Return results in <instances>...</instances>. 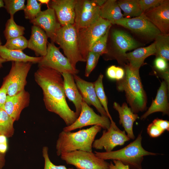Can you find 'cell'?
<instances>
[{
	"label": "cell",
	"instance_id": "cell-1",
	"mask_svg": "<svg viewBox=\"0 0 169 169\" xmlns=\"http://www.w3.org/2000/svg\"><path fill=\"white\" fill-rule=\"evenodd\" d=\"M34 78L43 91V100L47 110L58 115L67 126L73 124L78 116L66 101L62 74L49 68L38 67Z\"/></svg>",
	"mask_w": 169,
	"mask_h": 169
},
{
	"label": "cell",
	"instance_id": "cell-2",
	"mask_svg": "<svg viewBox=\"0 0 169 169\" xmlns=\"http://www.w3.org/2000/svg\"><path fill=\"white\" fill-rule=\"evenodd\" d=\"M101 129L100 126L95 125L75 132L63 130L56 142L57 155L60 156L62 154L76 150L92 152L93 143Z\"/></svg>",
	"mask_w": 169,
	"mask_h": 169
},
{
	"label": "cell",
	"instance_id": "cell-3",
	"mask_svg": "<svg viewBox=\"0 0 169 169\" xmlns=\"http://www.w3.org/2000/svg\"><path fill=\"white\" fill-rule=\"evenodd\" d=\"M125 72L123 79L118 81L117 89L125 92L127 103L134 113L143 111L147 108V98L141 82L139 70L132 69L128 64L125 66Z\"/></svg>",
	"mask_w": 169,
	"mask_h": 169
},
{
	"label": "cell",
	"instance_id": "cell-4",
	"mask_svg": "<svg viewBox=\"0 0 169 169\" xmlns=\"http://www.w3.org/2000/svg\"><path fill=\"white\" fill-rule=\"evenodd\" d=\"M141 132L132 142L120 150L110 152L95 151L98 157L105 160H116L129 166L131 169H143L142 162L144 157L147 156H155L158 154L145 150L142 146V137Z\"/></svg>",
	"mask_w": 169,
	"mask_h": 169
},
{
	"label": "cell",
	"instance_id": "cell-5",
	"mask_svg": "<svg viewBox=\"0 0 169 169\" xmlns=\"http://www.w3.org/2000/svg\"><path fill=\"white\" fill-rule=\"evenodd\" d=\"M54 43L62 49L74 68H76L78 62H84L80 53L78 32L74 24L61 26L56 32Z\"/></svg>",
	"mask_w": 169,
	"mask_h": 169
},
{
	"label": "cell",
	"instance_id": "cell-6",
	"mask_svg": "<svg viewBox=\"0 0 169 169\" xmlns=\"http://www.w3.org/2000/svg\"><path fill=\"white\" fill-rule=\"evenodd\" d=\"M111 24L108 21L100 17L89 26L77 30L80 53L84 62L93 44L105 33Z\"/></svg>",
	"mask_w": 169,
	"mask_h": 169
},
{
	"label": "cell",
	"instance_id": "cell-7",
	"mask_svg": "<svg viewBox=\"0 0 169 169\" xmlns=\"http://www.w3.org/2000/svg\"><path fill=\"white\" fill-rule=\"evenodd\" d=\"M32 64L29 62H12L9 72L4 78L2 84L6 88L8 95H15L24 90Z\"/></svg>",
	"mask_w": 169,
	"mask_h": 169
},
{
	"label": "cell",
	"instance_id": "cell-8",
	"mask_svg": "<svg viewBox=\"0 0 169 169\" xmlns=\"http://www.w3.org/2000/svg\"><path fill=\"white\" fill-rule=\"evenodd\" d=\"M68 164L77 169H109V163L97 156L92 152L76 150L60 156Z\"/></svg>",
	"mask_w": 169,
	"mask_h": 169
},
{
	"label": "cell",
	"instance_id": "cell-9",
	"mask_svg": "<svg viewBox=\"0 0 169 169\" xmlns=\"http://www.w3.org/2000/svg\"><path fill=\"white\" fill-rule=\"evenodd\" d=\"M38 66L49 68L61 74L68 73L74 75L79 71L72 66L69 60L61 52L59 48L52 42L48 43L47 54L42 57L38 63Z\"/></svg>",
	"mask_w": 169,
	"mask_h": 169
},
{
	"label": "cell",
	"instance_id": "cell-10",
	"mask_svg": "<svg viewBox=\"0 0 169 169\" xmlns=\"http://www.w3.org/2000/svg\"><path fill=\"white\" fill-rule=\"evenodd\" d=\"M110 120L108 117L97 114L83 100L79 116L73 124L65 127L63 130L71 131L90 125H99L103 129L107 130L110 128Z\"/></svg>",
	"mask_w": 169,
	"mask_h": 169
},
{
	"label": "cell",
	"instance_id": "cell-11",
	"mask_svg": "<svg viewBox=\"0 0 169 169\" xmlns=\"http://www.w3.org/2000/svg\"><path fill=\"white\" fill-rule=\"evenodd\" d=\"M74 25L77 30L90 25L100 17V7L93 0H76Z\"/></svg>",
	"mask_w": 169,
	"mask_h": 169
},
{
	"label": "cell",
	"instance_id": "cell-12",
	"mask_svg": "<svg viewBox=\"0 0 169 169\" xmlns=\"http://www.w3.org/2000/svg\"><path fill=\"white\" fill-rule=\"evenodd\" d=\"M130 139L125 131L120 130L115 123L111 124L108 129L103 131L101 136L95 140L92 147L96 149H104L106 152H110L116 146H122Z\"/></svg>",
	"mask_w": 169,
	"mask_h": 169
},
{
	"label": "cell",
	"instance_id": "cell-13",
	"mask_svg": "<svg viewBox=\"0 0 169 169\" xmlns=\"http://www.w3.org/2000/svg\"><path fill=\"white\" fill-rule=\"evenodd\" d=\"M115 24L121 26L150 39H155L157 35L161 33L153 23L141 15L132 18L124 17L116 21Z\"/></svg>",
	"mask_w": 169,
	"mask_h": 169
},
{
	"label": "cell",
	"instance_id": "cell-14",
	"mask_svg": "<svg viewBox=\"0 0 169 169\" xmlns=\"http://www.w3.org/2000/svg\"><path fill=\"white\" fill-rule=\"evenodd\" d=\"M163 34H169V1L164 0L159 6L141 14Z\"/></svg>",
	"mask_w": 169,
	"mask_h": 169
},
{
	"label": "cell",
	"instance_id": "cell-15",
	"mask_svg": "<svg viewBox=\"0 0 169 169\" xmlns=\"http://www.w3.org/2000/svg\"><path fill=\"white\" fill-rule=\"evenodd\" d=\"M30 22L33 25L42 29L51 42L54 43L56 32L61 26L52 8L49 7L47 9L41 11L35 18Z\"/></svg>",
	"mask_w": 169,
	"mask_h": 169
},
{
	"label": "cell",
	"instance_id": "cell-16",
	"mask_svg": "<svg viewBox=\"0 0 169 169\" xmlns=\"http://www.w3.org/2000/svg\"><path fill=\"white\" fill-rule=\"evenodd\" d=\"M76 2V0H50L49 7L54 10L61 26L74 24Z\"/></svg>",
	"mask_w": 169,
	"mask_h": 169
},
{
	"label": "cell",
	"instance_id": "cell-17",
	"mask_svg": "<svg viewBox=\"0 0 169 169\" xmlns=\"http://www.w3.org/2000/svg\"><path fill=\"white\" fill-rule=\"evenodd\" d=\"M30 94L25 90L12 96L7 95L4 105L1 108L5 111L15 121L19 120L23 109L30 102Z\"/></svg>",
	"mask_w": 169,
	"mask_h": 169
},
{
	"label": "cell",
	"instance_id": "cell-18",
	"mask_svg": "<svg viewBox=\"0 0 169 169\" xmlns=\"http://www.w3.org/2000/svg\"><path fill=\"white\" fill-rule=\"evenodd\" d=\"M74 77L83 100L89 105L94 106L101 115L108 117L97 96L94 82L86 81L77 74L74 75Z\"/></svg>",
	"mask_w": 169,
	"mask_h": 169
},
{
	"label": "cell",
	"instance_id": "cell-19",
	"mask_svg": "<svg viewBox=\"0 0 169 169\" xmlns=\"http://www.w3.org/2000/svg\"><path fill=\"white\" fill-rule=\"evenodd\" d=\"M168 84L164 80L161 83L154 100L147 110L141 116V119H146L150 115L161 112L164 115H169V105L167 97Z\"/></svg>",
	"mask_w": 169,
	"mask_h": 169
},
{
	"label": "cell",
	"instance_id": "cell-20",
	"mask_svg": "<svg viewBox=\"0 0 169 169\" xmlns=\"http://www.w3.org/2000/svg\"><path fill=\"white\" fill-rule=\"evenodd\" d=\"M113 107L119 113V124L124 128L128 137L134 140L135 137L133 131V125L134 122L139 118L138 115L134 113L125 102L120 105L115 102Z\"/></svg>",
	"mask_w": 169,
	"mask_h": 169
},
{
	"label": "cell",
	"instance_id": "cell-21",
	"mask_svg": "<svg viewBox=\"0 0 169 169\" xmlns=\"http://www.w3.org/2000/svg\"><path fill=\"white\" fill-rule=\"evenodd\" d=\"M48 38L42 29L33 25L28 48L34 51L36 57H44L47 53Z\"/></svg>",
	"mask_w": 169,
	"mask_h": 169
},
{
	"label": "cell",
	"instance_id": "cell-22",
	"mask_svg": "<svg viewBox=\"0 0 169 169\" xmlns=\"http://www.w3.org/2000/svg\"><path fill=\"white\" fill-rule=\"evenodd\" d=\"M65 94L74 104L78 117L80 113L83 98L75 82L74 75L68 73L62 74Z\"/></svg>",
	"mask_w": 169,
	"mask_h": 169
},
{
	"label": "cell",
	"instance_id": "cell-23",
	"mask_svg": "<svg viewBox=\"0 0 169 169\" xmlns=\"http://www.w3.org/2000/svg\"><path fill=\"white\" fill-rule=\"evenodd\" d=\"M156 54L154 42L146 47L135 49L132 52L126 53L124 56L127 59L128 64L132 69L139 70L145 59L148 56Z\"/></svg>",
	"mask_w": 169,
	"mask_h": 169
},
{
	"label": "cell",
	"instance_id": "cell-24",
	"mask_svg": "<svg viewBox=\"0 0 169 169\" xmlns=\"http://www.w3.org/2000/svg\"><path fill=\"white\" fill-rule=\"evenodd\" d=\"M113 42L119 53L123 56L128 50L138 47L136 41L128 33L121 30H115L112 33Z\"/></svg>",
	"mask_w": 169,
	"mask_h": 169
},
{
	"label": "cell",
	"instance_id": "cell-25",
	"mask_svg": "<svg viewBox=\"0 0 169 169\" xmlns=\"http://www.w3.org/2000/svg\"><path fill=\"white\" fill-rule=\"evenodd\" d=\"M0 56L7 61L29 62L38 63L42 57H33L27 55L22 51L10 49L4 45L0 46Z\"/></svg>",
	"mask_w": 169,
	"mask_h": 169
},
{
	"label": "cell",
	"instance_id": "cell-26",
	"mask_svg": "<svg viewBox=\"0 0 169 169\" xmlns=\"http://www.w3.org/2000/svg\"><path fill=\"white\" fill-rule=\"evenodd\" d=\"M100 17L114 24L116 21L124 17L117 1L115 0H107L100 7Z\"/></svg>",
	"mask_w": 169,
	"mask_h": 169
},
{
	"label": "cell",
	"instance_id": "cell-27",
	"mask_svg": "<svg viewBox=\"0 0 169 169\" xmlns=\"http://www.w3.org/2000/svg\"><path fill=\"white\" fill-rule=\"evenodd\" d=\"M117 3L123 12L125 18H130L140 16L143 13L138 0H121Z\"/></svg>",
	"mask_w": 169,
	"mask_h": 169
},
{
	"label": "cell",
	"instance_id": "cell-28",
	"mask_svg": "<svg viewBox=\"0 0 169 169\" xmlns=\"http://www.w3.org/2000/svg\"><path fill=\"white\" fill-rule=\"evenodd\" d=\"M156 54L166 61L169 60V34L161 33L155 38Z\"/></svg>",
	"mask_w": 169,
	"mask_h": 169
},
{
	"label": "cell",
	"instance_id": "cell-29",
	"mask_svg": "<svg viewBox=\"0 0 169 169\" xmlns=\"http://www.w3.org/2000/svg\"><path fill=\"white\" fill-rule=\"evenodd\" d=\"M103 75L100 74L96 80L94 82V87L97 96L102 106L106 111L111 124L115 122L113 120L109 112L108 107V100L105 94L103 83Z\"/></svg>",
	"mask_w": 169,
	"mask_h": 169
},
{
	"label": "cell",
	"instance_id": "cell-30",
	"mask_svg": "<svg viewBox=\"0 0 169 169\" xmlns=\"http://www.w3.org/2000/svg\"><path fill=\"white\" fill-rule=\"evenodd\" d=\"M14 121L3 110L0 109V135L7 138L12 137L14 132Z\"/></svg>",
	"mask_w": 169,
	"mask_h": 169
},
{
	"label": "cell",
	"instance_id": "cell-31",
	"mask_svg": "<svg viewBox=\"0 0 169 169\" xmlns=\"http://www.w3.org/2000/svg\"><path fill=\"white\" fill-rule=\"evenodd\" d=\"M25 28L23 26L17 24L14 19V16H10L7 21L3 33L5 39L8 40L23 36Z\"/></svg>",
	"mask_w": 169,
	"mask_h": 169
},
{
	"label": "cell",
	"instance_id": "cell-32",
	"mask_svg": "<svg viewBox=\"0 0 169 169\" xmlns=\"http://www.w3.org/2000/svg\"><path fill=\"white\" fill-rule=\"evenodd\" d=\"M41 4L39 3L36 0H28L25 8L24 10L26 19L32 20L35 18L41 11Z\"/></svg>",
	"mask_w": 169,
	"mask_h": 169
},
{
	"label": "cell",
	"instance_id": "cell-33",
	"mask_svg": "<svg viewBox=\"0 0 169 169\" xmlns=\"http://www.w3.org/2000/svg\"><path fill=\"white\" fill-rule=\"evenodd\" d=\"M28 40L23 36L7 40L4 46L10 49L23 51L28 48Z\"/></svg>",
	"mask_w": 169,
	"mask_h": 169
},
{
	"label": "cell",
	"instance_id": "cell-34",
	"mask_svg": "<svg viewBox=\"0 0 169 169\" xmlns=\"http://www.w3.org/2000/svg\"><path fill=\"white\" fill-rule=\"evenodd\" d=\"M110 28L104 35L94 43L90 49V51L99 54L101 55L108 53L106 48L107 42Z\"/></svg>",
	"mask_w": 169,
	"mask_h": 169
},
{
	"label": "cell",
	"instance_id": "cell-35",
	"mask_svg": "<svg viewBox=\"0 0 169 169\" xmlns=\"http://www.w3.org/2000/svg\"><path fill=\"white\" fill-rule=\"evenodd\" d=\"M4 7L10 16H14L18 11L24 10L25 6L24 0H4Z\"/></svg>",
	"mask_w": 169,
	"mask_h": 169
},
{
	"label": "cell",
	"instance_id": "cell-36",
	"mask_svg": "<svg viewBox=\"0 0 169 169\" xmlns=\"http://www.w3.org/2000/svg\"><path fill=\"white\" fill-rule=\"evenodd\" d=\"M100 56V54L92 51L89 52L86 59V64L84 74L86 77H89L95 68Z\"/></svg>",
	"mask_w": 169,
	"mask_h": 169
},
{
	"label": "cell",
	"instance_id": "cell-37",
	"mask_svg": "<svg viewBox=\"0 0 169 169\" xmlns=\"http://www.w3.org/2000/svg\"><path fill=\"white\" fill-rule=\"evenodd\" d=\"M48 150L47 146H44L42 149V155L44 160V169H74L73 168H67L64 165L57 166L54 164L49 159Z\"/></svg>",
	"mask_w": 169,
	"mask_h": 169
},
{
	"label": "cell",
	"instance_id": "cell-38",
	"mask_svg": "<svg viewBox=\"0 0 169 169\" xmlns=\"http://www.w3.org/2000/svg\"><path fill=\"white\" fill-rule=\"evenodd\" d=\"M164 0H138L143 13L156 7L160 5Z\"/></svg>",
	"mask_w": 169,
	"mask_h": 169
},
{
	"label": "cell",
	"instance_id": "cell-39",
	"mask_svg": "<svg viewBox=\"0 0 169 169\" xmlns=\"http://www.w3.org/2000/svg\"><path fill=\"white\" fill-rule=\"evenodd\" d=\"M147 131L149 136L152 138L157 137L161 135L164 132V131L152 122L148 126Z\"/></svg>",
	"mask_w": 169,
	"mask_h": 169
},
{
	"label": "cell",
	"instance_id": "cell-40",
	"mask_svg": "<svg viewBox=\"0 0 169 169\" xmlns=\"http://www.w3.org/2000/svg\"><path fill=\"white\" fill-rule=\"evenodd\" d=\"M167 61L163 58L160 57H157L155 61L156 68L161 72L164 73L167 71H168Z\"/></svg>",
	"mask_w": 169,
	"mask_h": 169
},
{
	"label": "cell",
	"instance_id": "cell-41",
	"mask_svg": "<svg viewBox=\"0 0 169 169\" xmlns=\"http://www.w3.org/2000/svg\"><path fill=\"white\" fill-rule=\"evenodd\" d=\"M154 124L157 126L164 131H169V122L167 120L156 118L152 121Z\"/></svg>",
	"mask_w": 169,
	"mask_h": 169
},
{
	"label": "cell",
	"instance_id": "cell-42",
	"mask_svg": "<svg viewBox=\"0 0 169 169\" xmlns=\"http://www.w3.org/2000/svg\"><path fill=\"white\" fill-rule=\"evenodd\" d=\"M113 163L110 162L109 163V169H130L128 165L123 163L121 161L119 160H113Z\"/></svg>",
	"mask_w": 169,
	"mask_h": 169
},
{
	"label": "cell",
	"instance_id": "cell-43",
	"mask_svg": "<svg viewBox=\"0 0 169 169\" xmlns=\"http://www.w3.org/2000/svg\"><path fill=\"white\" fill-rule=\"evenodd\" d=\"M7 95L6 88L4 85L2 84L0 88V109L4 105Z\"/></svg>",
	"mask_w": 169,
	"mask_h": 169
},
{
	"label": "cell",
	"instance_id": "cell-44",
	"mask_svg": "<svg viewBox=\"0 0 169 169\" xmlns=\"http://www.w3.org/2000/svg\"><path fill=\"white\" fill-rule=\"evenodd\" d=\"M116 66L112 65L109 67L106 71V75L110 79L115 80Z\"/></svg>",
	"mask_w": 169,
	"mask_h": 169
},
{
	"label": "cell",
	"instance_id": "cell-45",
	"mask_svg": "<svg viewBox=\"0 0 169 169\" xmlns=\"http://www.w3.org/2000/svg\"><path fill=\"white\" fill-rule=\"evenodd\" d=\"M125 75V70L122 68L116 67L115 80L119 81L122 79Z\"/></svg>",
	"mask_w": 169,
	"mask_h": 169
},
{
	"label": "cell",
	"instance_id": "cell-46",
	"mask_svg": "<svg viewBox=\"0 0 169 169\" xmlns=\"http://www.w3.org/2000/svg\"><path fill=\"white\" fill-rule=\"evenodd\" d=\"M5 154H3L0 152V169H2L5 164Z\"/></svg>",
	"mask_w": 169,
	"mask_h": 169
},
{
	"label": "cell",
	"instance_id": "cell-47",
	"mask_svg": "<svg viewBox=\"0 0 169 169\" xmlns=\"http://www.w3.org/2000/svg\"><path fill=\"white\" fill-rule=\"evenodd\" d=\"M95 3L98 6L101 7L105 3L106 0H93Z\"/></svg>",
	"mask_w": 169,
	"mask_h": 169
},
{
	"label": "cell",
	"instance_id": "cell-48",
	"mask_svg": "<svg viewBox=\"0 0 169 169\" xmlns=\"http://www.w3.org/2000/svg\"><path fill=\"white\" fill-rule=\"evenodd\" d=\"M38 2H40L41 4H44L47 5L48 8H49V5L50 2V0H38Z\"/></svg>",
	"mask_w": 169,
	"mask_h": 169
},
{
	"label": "cell",
	"instance_id": "cell-49",
	"mask_svg": "<svg viewBox=\"0 0 169 169\" xmlns=\"http://www.w3.org/2000/svg\"><path fill=\"white\" fill-rule=\"evenodd\" d=\"M6 62H7V61L0 56V68L3 66V63Z\"/></svg>",
	"mask_w": 169,
	"mask_h": 169
},
{
	"label": "cell",
	"instance_id": "cell-50",
	"mask_svg": "<svg viewBox=\"0 0 169 169\" xmlns=\"http://www.w3.org/2000/svg\"><path fill=\"white\" fill-rule=\"evenodd\" d=\"M4 4L3 0H0V8L4 7Z\"/></svg>",
	"mask_w": 169,
	"mask_h": 169
},
{
	"label": "cell",
	"instance_id": "cell-51",
	"mask_svg": "<svg viewBox=\"0 0 169 169\" xmlns=\"http://www.w3.org/2000/svg\"><path fill=\"white\" fill-rule=\"evenodd\" d=\"M2 43L1 41V40L0 38V46L2 45Z\"/></svg>",
	"mask_w": 169,
	"mask_h": 169
}]
</instances>
